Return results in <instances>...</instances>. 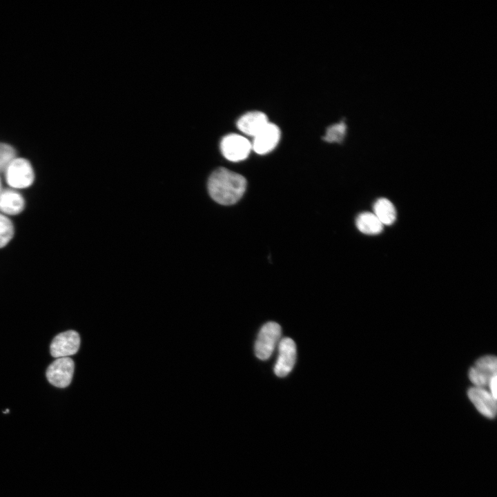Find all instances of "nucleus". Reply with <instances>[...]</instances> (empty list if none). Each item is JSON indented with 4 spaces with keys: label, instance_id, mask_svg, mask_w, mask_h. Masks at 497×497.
<instances>
[{
    "label": "nucleus",
    "instance_id": "nucleus-13",
    "mask_svg": "<svg viewBox=\"0 0 497 497\" xmlns=\"http://www.w3.org/2000/svg\"><path fill=\"white\" fill-rule=\"evenodd\" d=\"M355 224L360 232L367 235H377L383 229V224L378 218L369 212L360 213L356 218Z\"/></svg>",
    "mask_w": 497,
    "mask_h": 497
},
{
    "label": "nucleus",
    "instance_id": "nucleus-6",
    "mask_svg": "<svg viewBox=\"0 0 497 497\" xmlns=\"http://www.w3.org/2000/svg\"><path fill=\"white\" fill-rule=\"evenodd\" d=\"M497 361L494 355L481 357L469 371V378L474 387L488 388L491 379L496 376Z\"/></svg>",
    "mask_w": 497,
    "mask_h": 497
},
{
    "label": "nucleus",
    "instance_id": "nucleus-16",
    "mask_svg": "<svg viewBox=\"0 0 497 497\" xmlns=\"http://www.w3.org/2000/svg\"><path fill=\"white\" fill-rule=\"evenodd\" d=\"M14 226L11 220L0 213V248L4 247L13 237Z\"/></svg>",
    "mask_w": 497,
    "mask_h": 497
},
{
    "label": "nucleus",
    "instance_id": "nucleus-9",
    "mask_svg": "<svg viewBox=\"0 0 497 497\" xmlns=\"http://www.w3.org/2000/svg\"><path fill=\"white\" fill-rule=\"evenodd\" d=\"M280 137L281 132L278 126L269 122L253 137L252 150L260 155L266 154L276 147Z\"/></svg>",
    "mask_w": 497,
    "mask_h": 497
},
{
    "label": "nucleus",
    "instance_id": "nucleus-11",
    "mask_svg": "<svg viewBox=\"0 0 497 497\" xmlns=\"http://www.w3.org/2000/svg\"><path fill=\"white\" fill-rule=\"evenodd\" d=\"M269 123L265 113L255 110L242 115L237 121V126L242 133L253 137Z\"/></svg>",
    "mask_w": 497,
    "mask_h": 497
},
{
    "label": "nucleus",
    "instance_id": "nucleus-12",
    "mask_svg": "<svg viewBox=\"0 0 497 497\" xmlns=\"http://www.w3.org/2000/svg\"><path fill=\"white\" fill-rule=\"evenodd\" d=\"M25 202L22 195L12 189L0 192V211L7 215H17L24 208Z\"/></svg>",
    "mask_w": 497,
    "mask_h": 497
},
{
    "label": "nucleus",
    "instance_id": "nucleus-8",
    "mask_svg": "<svg viewBox=\"0 0 497 497\" xmlns=\"http://www.w3.org/2000/svg\"><path fill=\"white\" fill-rule=\"evenodd\" d=\"M278 357L274 367V372L278 377L287 376L293 369L296 360V346L290 338L280 340Z\"/></svg>",
    "mask_w": 497,
    "mask_h": 497
},
{
    "label": "nucleus",
    "instance_id": "nucleus-2",
    "mask_svg": "<svg viewBox=\"0 0 497 497\" xmlns=\"http://www.w3.org/2000/svg\"><path fill=\"white\" fill-rule=\"evenodd\" d=\"M281 333V327L275 322H269L262 327L255 344L257 358L262 360L269 358L280 340Z\"/></svg>",
    "mask_w": 497,
    "mask_h": 497
},
{
    "label": "nucleus",
    "instance_id": "nucleus-4",
    "mask_svg": "<svg viewBox=\"0 0 497 497\" xmlns=\"http://www.w3.org/2000/svg\"><path fill=\"white\" fill-rule=\"evenodd\" d=\"M224 157L231 162L242 161L248 157L251 150V142L238 134H229L224 137L220 143Z\"/></svg>",
    "mask_w": 497,
    "mask_h": 497
},
{
    "label": "nucleus",
    "instance_id": "nucleus-14",
    "mask_svg": "<svg viewBox=\"0 0 497 497\" xmlns=\"http://www.w3.org/2000/svg\"><path fill=\"white\" fill-rule=\"evenodd\" d=\"M374 215L384 225L392 224L396 218V212L393 204L386 198L378 199L373 205Z\"/></svg>",
    "mask_w": 497,
    "mask_h": 497
},
{
    "label": "nucleus",
    "instance_id": "nucleus-18",
    "mask_svg": "<svg viewBox=\"0 0 497 497\" xmlns=\"http://www.w3.org/2000/svg\"><path fill=\"white\" fill-rule=\"evenodd\" d=\"M496 376H494L488 385V389H489V392L491 394V396L496 400L497 394H496Z\"/></svg>",
    "mask_w": 497,
    "mask_h": 497
},
{
    "label": "nucleus",
    "instance_id": "nucleus-15",
    "mask_svg": "<svg viewBox=\"0 0 497 497\" xmlns=\"http://www.w3.org/2000/svg\"><path fill=\"white\" fill-rule=\"evenodd\" d=\"M347 124L344 119L329 126L323 139L330 143H341L347 133Z\"/></svg>",
    "mask_w": 497,
    "mask_h": 497
},
{
    "label": "nucleus",
    "instance_id": "nucleus-5",
    "mask_svg": "<svg viewBox=\"0 0 497 497\" xmlns=\"http://www.w3.org/2000/svg\"><path fill=\"white\" fill-rule=\"evenodd\" d=\"M74 369L75 364L70 358H57L46 369L47 380L56 387L65 388L72 381Z\"/></svg>",
    "mask_w": 497,
    "mask_h": 497
},
{
    "label": "nucleus",
    "instance_id": "nucleus-1",
    "mask_svg": "<svg viewBox=\"0 0 497 497\" xmlns=\"http://www.w3.org/2000/svg\"><path fill=\"white\" fill-rule=\"evenodd\" d=\"M246 187V179L241 175L225 168L212 173L208 181V190L213 200L222 205L236 203Z\"/></svg>",
    "mask_w": 497,
    "mask_h": 497
},
{
    "label": "nucleus",
    "instance_id": "nucleus-19",
    "mask_svg": "<svg viewBox=\"0 0 497 497\" xmlns=\"http://www.w3.org/2000/svg\"><path fill=\"white\" fill-rule=\"evenodd\" d=\"M1 191V179H0V192Z\"/></svg>",
    "mask_w": 497,
    "mask_h": 497
},
{
    "label": "nucleus",
    "instance_id": "nucleus-17",
    "mask_svg": "<svg viewBox=\"0 0 497 497\" xmlns=\"http://www.w3.org/2000/svg\"><path fill=\"white\" fill-rule=\"evenodd\" d=\"M16 158L14 148L5 143H0V173L5 172Z\"/></svg>",
    "mask_w": 497,
    "mask_h": 497
},
{
    "label": "nucleus",
    "instance_id": "nucleus-3",
    "mask_svg": "<svg viewBox=\"0 0 497 497\" xmlns=\"http://www.w3.org/2000/svg\"><path fill=\"white\" fill-rule=\"evenodd\" d=\"M6 173L8 185L15 188L30 186L34 181L35 175L30 163L23 158H15L9 165Z\"/></svg>",
    "mask_w": 497,
    "mask_h": 497
},
{
    "label": "nucleus",
    "instance_id": "nucleus-10",
    "mask_svg": "<svg viewBox=\"0 0 497 497\" xmlns=\"http://www.w3.org/2000/svg\"><path fill=\"white\" fill-rule=\"evenodd\" d=\"M467 395L477 410L485 417L493 418L496 413V400L486 389L473 387Z\"/></svg>",
    "mask_w": 497,
    "mask_h": 497
},
{
    "label": "nucleus",
    "instance_id": "nucleus-7",
    "mask_svg": "<svg viewBox=\"0 0 497 497\" xmlns=\"http://www.w3.org/2000/svg\"><path fill=\"white\" fill-rule=\"evenodd\" d=\"M80 346V337L75 331L70 330L60 333L52 340L50 354L55 358H67L75 354Z\"/></svg>",
    "mask_w": 497,
    "mask_h": 497
}]
</instances>
